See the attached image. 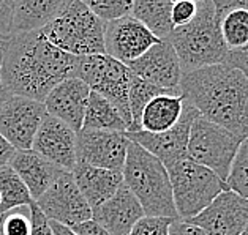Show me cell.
<instances>
[{
	"instance_id": "cell-16",
	"label": "cell",
	"mask_w": 248,
	"mask_h": 235,
	"mask_svg": "<svg viewBox=\"0 0 248 235\" xmlns=\"http://www.w3.org/2000/svg\"><path fill=\"white\" fill-rule=\"evenodd\" d=\"M32 150L60 169L71 172L76 166V132L47 114L37 131Z\"/></svg>"
},
{
	"instance_id": "cell-26",
	"label": "cell",
	"mask_w": 248,
	"mask_h": 235,
	"mask_svg": "<svg viewBox=\"0 0 248 235\" xmlns=\"http://www.w3.org/2000/svg\"><path fill=\"white\" fill-rule=\"evenodd\" d=\"M35 201L27 186L10 166L0 169V216L15 208L30 207Z\"/></svg>"
},
{
	"instance_id": "cell-36",
	"label": "cell",
	"mask_w": 248,
	"mask_h": 235,
	"mask_svg": "<svg viewBox=\"0 0 248 235\" xmlns=\"http://www.w3.org/2000/svg\"><path fill=\"white\" fill-rule=\"evenodd\" d=\"M73 231L76 235H111L105 227H101L93 220H89L86 222H82V224L73 227Z\"/></svg>"
},
{
	"instance_id": "cell-40",
	"label": "cell",
	"mask_w": 248,
	"mask_h": 235,
	"mask_svg": "<svg viewBox=\"0 0 248 235\" xmlns=\"http://www.w3.org/2000/svg\"><path fill=\"white\" fill-rule=\"evenodd\" d=\"M7 41L8 40H0V70H2L3 56H5V47H7Z\"/></svg>"
},
{
	"instance_id": "cell-5",
	"label": "cell",
	"mask_w": 248,
	"mask_h": 235,
	"mask_svg": "<svg viewBox=\"0 0 248 235\" xmlns=\"http://www.w3.org/2000/svg\"><path fill=\"white\" fill-rule=\"evenodd\" d=\"M105 26L82 0H68L62 13L41 32L60 51L73 57H87L106 54Z\"/></svg>"
},
{
	"instance_id": "cell-38",
	"label": "cell",
	"mask_w": 248,
	"mask_h": 235,
	"mask_svg": "<svg viewBox=\"0 0 248 235\" xmlns=\"http://www.w3.org/2000/svg\"><path fill=\"white\" fill-rule=\"evenodd\" d=\"M49 226L52 229L54 235H76L73 229L66 227L63 224H59V222H56V221H49Z\"/></svg>"
},
{
	"instance_id": "cell-20",
	"label": "cell",
	"mask_w": 248,
	"mask_h": 235,
	"mask_svg": "<svg viewBox=\"0 0 248 235\" xmlns=\"http://www.w3.org/2000/svg\"><path fill=\"white\" fill-rule=\"evenodd\" d=\"M71 174H73L78 188L86 197L92 210L98 208L106 201H109L124 185L122 172L101 169V167L89 166L84 162H76Z\"/></svg>"
},
{
	"instance_id": "cell-13",
	"label": "cell",
	"mask_w": 248,
	"mask_h": 235,
	"mask_svg": "<svg viewBox=\"0 0 248 235\" xmlns=\"http://www.w3.org/2000/svg\"><path fill=\"white\" fill-rule=\"evenodd\" d=\"M186 222L202 229L207 235H240L248 224V201L226 190Z\"/></svg>"
},
{
	"instance_id": "cell-12",
	"label": "cell",
	"mask_w": 248,
	"mask_h": 235,
	"mask_svg": "<svg viewBox=\"0 0 248 235\" xmlns=\"http://www.w3.org/2000/svg\"><path fill=\"white\" fill-rule=\"evenodd\" d=\"M198 116V111L185 103L184 116L174 128L165 132H156V134L146 131L126 132V137L131 142L138 144L139 147H142L150 155H154L156 160H160L166 166V169H169L182 160H186L190 130Z\"/></svg>"
},
{
	"instance_id": "cell-32",
	"label": "cell",
	"mask_w": 248,
	"mask_h": 235,
	"mask_svg": "<svg viewBox=\"0 0 248 235\" xmlns=\"http://www.w3.org/2000/svg\"><path fill=\"white\" fill-rule=\"evenodd\" d=\"M196 13L198 2H195V0H177V2H174L171 10V21L174 29L190 24L196 17Z\"/></svg>"
},
{
	"instance_id": "cell-37",
	"label": "cell",
	"mask_w": 248,
	"mask_h": 235,
	"mask_svg": "<svg viewBox=\"0 0 248 235\" xmlns=\"http://www.w3.org/2000/svg\"><path fill=\"white\" fill-rule=\"evenodd\" d=\"M15 152L16 150L11 147L2 136H0V169L5 166H8V162L11 160V156L15 155Z\"/></svg>"
},
{
	"instance_id": "cell-11",
	"label": "cell",
	"mask_w": 248,
	"mask_h": 235,
	"mask_svg": "<svg viewBox=\"0 0 248 235\" xmlns=\"http://www.w3.org/2000/svg\"><path fill=\"white\" fill-rule=\"evenodd\" d=\"M130 142L126 132L81 130L76 132V162L122 172Z\"/></svg>"
},
{
	"instance_id": "cell-29",
	"label": "cell",
	"mask_w": 248,
	"mask_h": 235,
	"mask_svg": "<svg viewBox=\"0 0 248 235\" xmlns=\"http://www.w3.org/2000/svg\"><path fill=\"white\" fill-rule=\"evenodd\" d=\"M84 3L105 24L130 16L133 8L131 0H86Z\"/></svg>"
},
{
	"instance_id": "cell-18",
	"label": "cell",
	"mask_w": 248,
	"mask_h": 235,
	"mask_svg": "<svg viewBox=\"0 0 248 235\" xmlns=\"http://www.w3.org/2000/svg\"><path fill=\"white\" fill-rule=\"evenodd\" d=\"M144 210L135 194L124 183L109 201L92 210V220L111 235H128L138 221L144 218Z\"/></svg>"
},
{
	"instance_id": "cell-3",
	"label": "cell",
	"mask_w": 248,
	"mask_h": 235,
	"mask_svg": "<svg viewBox=\"0 0 248 235\" xmlns=\"http://www.w3.org/2000/svg\"><path fill=\"white\" fill-rule=\"evenodd\" d=\"M180 60L184 73L228 63L229 51L221 38L215 0H198V13L190 24L174 29L166 38Z\"/></svg>"
},
{
	"instance_id": "cell-28",
	"label": "cell",
	"mask_w": 248,
	"mask_h": 235,
	"mask_svg": "<svg viewBox=\"0 0 248 235\" xmlns=\"http://www.w3.org/2000/svg\"><path fill=\"white\" fill-rule=\"evenodd\" d=\"M226 185L231 191L237 192L239 196L248 201V139L242 142L235 155Z\"/></svg>"
},
{
	"instance_id": "cell-34",
	"label": "cell",
	"mask_w": 248,
	"mask_h": 235,
	"mask_svg": "<svg viewBox=\"0 0 248 235\" xmlns=\"http://www.w3.org/2000/svg\"><path fill=\"white\" fill-rule=\"evenodd\" d=\"M30 220H32V232L30 235H54L49 226V220L41 212L37 202L30 206Z\"/></svg>"
},
{
	"instance_id": "cell-4",
	"label": "cell",
	"mask_w": 248,
	"mask_h": 235,
	"mask_svg": "<svg viewBox=\"0 0 248 235\" xmlns=\"http://www.w3.org/2000/svg\"><path fill=\"white\" fill-rule=\"evenodd\" d=\"M122 176L126 188L141 204L144 215L150 218L179 220L169 174L160 160L138 144L130 142Z\"/></svg>"
},
{
	"instance_id": "cell-23",
	"label": "cell",
	"mask_w": 248,
	"mask_h": 235,
	"mask_svg": "<svg viewBox=\"0 0 248 235\" xmlns=\"http://www.w3.org/2000/svg\"><path fill=\"white\" fill-rule=\"evenodd\" d=\"M185 109L182 93H165L150 101L144 107L139 128L146 132H165L180 122Z\"/></svg>"
},
{
	"instance_id": "cell-27",
	"label": "cell",
	"mask_w": 248,
	"mask_h": 235,
	"mask_svg": "<svg viewBox=\"0 0 248 235\" xmlns=\"http://www.w3.org/2000/svg\"><path fill=\"white\" fill-rule=\"evenodd\" d=\"M165 93H180V92L155 87L152 84L144 82L142 79H139V77L133 76L130 92H128V104H130V116H131V126H130L128 132L141 131V128H139V122H141L144 107H146L155 96H160Z\"/></svg>"
},
{
	"instance_id": "cell-7",
	"label": "cell",
	"mask_w": 248,
	"mask_h": 235,
	"mask_svg": "<svg viewBox=\"0 0 248 235\" xmlns=\"http://www.w3.org/2000/svg\"><path fill=\"white\" fill-rule=\"evenodd\" d=\"M73 77L81 79L84 84H87L92 92L98 93L105 100L109 101L119 111L130 130L131 116L128 104V92L133 81V73L128 66L120 63L116 59L106 56V54L76 57Z\"/></svg>"
},
{
	"instance_id": "cell-41",
	"label": "cell",
	"mask_w": 248,
	"mask_h": 235,
	"mask_svg": "<svg viewBox=\"0 0 248 235\" xmlns=\"http://www.w3.org/2000/svg\"><path fill=\"white\" fill-rule=\"evenodd\" d=\"M240 235H248V224H247V227L244 229V231H242V234Z\"/></svg>"
},
{
	"instance_id": "cell-19",
	"label": "cell",
	"mask_w": 248,
	"mask_h": 235,
	"mask_svg": "<svg viewBox=\"0 0 248 235\" xmlns=\"http://www.w3.org/2000/svg\"><path fill=\"white\" fill-rule=\"evenodd\" d=\"M8 166L13 169L32 196L33 201L45 194L51 185L65 172L59 166L52 164L33 150H16Z\"/></svg>"
},
{
	"instance_id": "cell-14",
	"label": "cell",
	"mask_w": 248,
	"mask_h": 235,
	"mask_svg": "<svg viewBox=\"0 0 248 235\" xmlns=\"http://www.w3.org/2000/svg\"><path fill=\"white\" fill-rule=\"evenodd\" d=\"M158 41L161 40L150 33L141 22L131 16L106 22L105 26L106 56L119 60L124 65L135 62Z\"/></svg>"
},
{
	"instance_id": "cell-30",
	"label": "cell",
	"mask_w": 248,
	"mask_h": 235,
	"mask_svg": "<svg viewBox=\"0 0 248 235\" xmlns=\"http://www.w3.org/2000/svg\"><path fill=\"white\" fill-rule=\"evenodd\" d=\"M30 207L15 208L0 216V235H30Z\"/></svg>"
},
{
	"instance_id": "cell-39",
	"label": "cell",
	"mask_w": 248,
	"mask_h": 235,
	"mask_svg": "<svg viewBox=\"0 0 248 235\" xmlns=\"http://www.w3.org/2000/svg\"><path fill=\"white\" fill-rule=\"evenodd\" d=\"M11 96H13V93L7 88V86H5L3 81H2V77H0V109L7 104V101L11 98Z\"/></svg>"
},
{
	"instance_id": "cell-8",
	"label": "cell",
	"mask_w": 248,
	"mask_h": 235,
	"mask_svg": "<svg viewBox=\"0 0 248 235\" xmlns=\"http://www.w3.org/2000/svg\"><path fill=\"white\" fill-rule=\"evenodd\" d=\"M242 142L231 131L198 116L190 130L186 158L215 172L226 183Z\"/></svg>"
},
{
	"instance_id": "cell-2",
	"label": "cell",
	"mask_w": 248,
	"mask_h": 235,
	"mask_svg": "<svg viewBox=\"0 0 248 235\" xmlns=\"http://www.w3.org/2000/svg\"><path fill=\"white\" fill-rule=\"evenodd\" d=\"M180 93L202 118L248 139V76L223 63L182 74Z\"/></svg>"
},
{
	"instance_id": "cell-9",
	"label": "cell",
	"mask_w": 248,
	"mask_h": 235,
	"mask_svg": "<svg viewBox=\"0 0 248 235\" xmlns=\"http://www.w3.org/2000/svg\"><path fill=\"white\" fill-rule=\"evenodd\" d=\"M37 202L49 221L73 229L92 220V208L78 188L71 172H63Z\"/></svg>"
},
{
	"instance_id": "cell-15",
	"label": "cell",
	"mask_w": 248,
	"mask_h": 235,
	"mask_svg": "<svg viewBox=\"0 0 248 235\" xmlns=\"http://www.w3.org/2000/svg\"><path fill=\"white\" fill-rule=\"evenodd\" d=\"M126 66L130 68L133 76L139 77L144 82L165 90L180 92V81H182L184 71L177 54L168 40L158 41L144 56Z\"/></svg>"
},
{
	"instance_id": "cell-17",
	"label": "cell",
	"mask_w": 248,
	"mask_h": 235,
	"mask_svg": "<svg viewBox=\"0 0 248 235\" xmlns=\"http://www.w3.org/2000/svg\"><path fill=\"white\" fill-rule=\"evenodd\" d=\"M92 90L78 77H68L51 90L46 96L45 107L49 116L62 120L75 132L82 128L89 96Z\"/></svg>"
},
{
	"instance_id": "cell-10",
	"label": "cell",
	"mask_w": 248,
	"mask_h": 235,
	"mask_svg": "<svg viewBox=\"0 0 248 235\" xmlns=\"http://www.w3.org/2000/svg\"><path fill=\"white\" fill-rule=\"evenodd\" d=\"M46 116L45 103L13 95L0 109V136L15 150H32Z\"/></svg>"
},
{
	"instance_id": "cell-33",
	"label": "cell",
	"mask_w": 248,
	"mask_h": 235,
	"mask_svg": "<svg viewBox=\"0 0 248 235\" xmlns=\"http://www.w3.org/2000/svg\"><path fill=\"white\" fill-rule=\"evenodd\" d=\"M13 7L15 0H0V40H8L13 37Z\"/></svg>"
},
{
	"instance_id": "cell-35",
	"label": "cell",
	"mask_w": 248,
	"mask_h": 235,
	"mask_svg": "<svg viewBox=\"0 0 248 235\" xmlns=\"http://www.w3.org/2000/svg\"><path fill=\"white\" fill-rule=\"evenodd\" d=\"M169 235H207L202 229L190 224L182 220H174L169 227Z\"/></svg>"
},
{
	"instance_id": "cell-31",
	"label": "cell",
	"mask_w": 248,
	"mask_h": 235,
	"mask_svg": "<svg viewBox=\"0 0 248 235\" xmlns=\"http://www.w3.org/2000/svg\"><path fill=\"white\" fill-rule=\"evenodd\" d=\"M174 220L169 218H150L144 216L141 221L136 222V226L131 229L128 235H169V227H171Z\"/></svg>"
},
{
	"instance_id": "cell-25",
	"label": "cell",
	"mask_w": 248,
	"mask_h": 235,
	"mask_svg": "<svg viewBox=\"0 0 248 235\" xmlns=\"http://www.w3.org/2000/svg\"><path fill=\"white\" fill-rule=\"evenodd\" d=\"M81 130H95V131H117L126 132L128 125L109 101L105 100L98 93L90 92L89 103L84 116Z\"/></svg>"
},
{
	"instance_id": "cell-22",
	"label": "cell",
	"mask_w": 248,
	"mask_h": 235,
	"mask_svg": "<svg viewBox=\"0 0 248 235\" xmlns=\"http://www.w3.org/2000/svg\"><path fill=\"white\" fill-rule=\"evenodd\" d=\"M66 3L68 0H15L13 35L43 30L62 13Z\"/></svg>"
},
{
	"instance_id": "cell-24",
	"label": "cell",
	"mask_w": 248,
	"mask_h": 235,
	"mask_svg": "<svg viewBox=\"0 0 248 235\" xmlns=\"http://www.w3.org/2000/svg\"><path fill=\"white\" fill-rule=\"evenodd\" d=\"M172 3L169 0H135L130 16L158 40H166L174 30L171 21Z\"/></svg>"
},
{
	"instance_id": "cell-1",
	"label": "cell",
	"mask_w": 248,
	"mask_h": 235,
	"mask_svg": "<svg viewBox=\"0 0 248 235\" xmlns=\"http://www.w3.org/2000/svg\"><path fill=\"white\" fill-rule=\"evenodd\" d=\"M75 66L76 57L60 51L38 30L8 38L0 77L13 95L45 103L54 87L73 77Z\"/></svg>"
},
{
	"instance_id": "cell-21",
	"label": "cell",
	"mask_w": 248,
	"mask_h": 235,
	"mask_svg": "<svg viewBox=\"0 0 248 235\" xmlns=\"http://www.w3.org/2000/svg\"><path fill=\"white\" fill-rule=\"evenodd\" d=\"M221 38L229 54L248 47V0H215Z\"/></svg>"
},
{
	"instance_id": "cell-6",
	"label": "cell",
	"mask_w": 248,
	"mask_h": 235,
	"mask_svg": "<svg viewBox=\"0 0 248 235\" xmlns=\"http://www.w3.org/2000/svg\"><path fill=\"white\" fill-rule=\"evenodd\" d=\"M172 186V197L179 220L195 218L218 197L228 185L212 172L191 160H182L168 169Z\"/></svg>"
}]
</instances>
